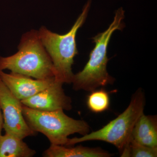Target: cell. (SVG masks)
I'll return each instance as SVG.
<instances>
[{
    "label": "cell",
    "instance_id": "1",
    "mask_svg": "<svg viewBox=\"0 0 157 157\" xmlns=\"http://www.w3.org/2000/svg\"><path fill=\"white\" fill-rule=\"evenodd\" d=\"M124 11L122 8H119L116 11L113 21L108 29L93 37L94 47L83 70L74 74L72 82L73 90L91 92L101 86L113 84L114 78L107 71L109 60L107 56V48L113 33L124 27Z\"/></svg>",
    "mask_w": 157,
    "mask_h": 157
},
{
    "label": "cell",
    "instance_id": "2",
    "mask_svg": "<svg viewBox=\"0 0 157 157\" xmlns=\"http://www.w3.org/2000/svg\"><path fill=\"white\" fill-rule=\"evenodd\" d=\"M17 49L18 51L11 56H0V71L9 70L36 79L55 77L53 63L38 30L32 29L23 34Z\"/></svg>",
    "mask_w": 157,
    "mask_h": 157
},
{
    "label": "cell",
    "instance_id": "3",
    "mask_svg": "<svg viewBox=\"0 0 157 157\" xmlns=\"http://www.w3.org/2000/svg\"><path fill=\"white\" fill-rule=\"evenodd\" d=\"M145 105L144 93L138 89L132 96L126 109L115 119L100 130L89 133L81 137L69 138L67 146L91 140L105 141L114 145L121 157L131 156L130 143L135 124L144 113Z\"/></svg>",
    "mask_w": 157,
    "mask_h": 157
},
{
    "label": "cell",
    "instance_id": "4",
    "mask_svg": "<svg viewBox=\"0 0 157 157\" xmlns=\"http://www.w3.org/2000/svg\"><path fill=\"white\" fill-rule=\"evenodd\" d=\"M91 0H88L72 28L64 35L52 32L45 26L39 29V36L50 56L55 71L56 79L63 83H71L74 74L72 71L74 58L78 51L76 36L87 18Z\"/></svg>",
    "mask_w": 157,
    "mask_h": 157
},
{
    "label": "cell",
    "instance_id": "5",
    "mask_svg": "<svg viewBox=\"0 0 157 157\" xmlns=\"http://www.w3.org/2000/svg\"><path fill=\"white\" fill-rule=\"evenodd\" d=\"M22 113L30 128L45 135L51 144L66 146L70 135L78 133L84 136L90 131L86 122L70 117L62 109L40 111L22 104Z\"/></svg>",
    "mask_w": 157,
    "mask_h": 157
},
{
    "label": "cell",
    "instance_id": "6",
    "mask_svg": "<svg viewBox=\"0 0 157 157\" xmlns=\"http://www.w3.org/2000/svg\"><path fill=\"white\" fill-rule=\"evenodd\" d=\"M0 108L2 111L3 129L6 133L23 139L37 134L27 123L21 101L15 97L0 78Z\"/></svg>",
    "mask_w": 157,
    "mask_h": 157
},
{
    "label": "cell",
    "instance_id": "7",
    "mask_svg": "<svg viewBox=\"0 0 157 157\" xmlns=\"http://www.w3.org/2000/svg\"><path fill=\"white\" fill-rule=\"evenodd\" d=\"M63 84L56 79L45 90L31 98L21 101L25 106L40 111L71 110L72 99L65 94L63 88Z\"/></svg>",
    "mask_w": 157,
    "mask_h": 157
},
{
    "label": "cell",
    "instance_id": "8",
    "mask_svg": "<svg viewBox=\"0 0 157 157\" xmlns=\"http://www.w3.org/2000/svg\"><path fill=\"white\" fill-rule=\"evenodd\" d=\"M0 78L10 91L20 101L33 97L48 87L55 80V77L45 79L12 73L0 71Z\"/></svg>",
    "mask_w": 157,
    "mask_h": 157
},
{
    "label": "cell",
    "instance_id": "9",
    "mask_svg": "<svg viewBox=\"0 0 157 157\" xmlns=\"http://www.w3.org/2000/svg\"><path fill=\"white\" fill-rule=\"evenodd\" d=\"M132 137L140 144L150 147H157L156 116L142 113L135 124Z\"/></svg>",
    "mask_w": 157,
    "mask_h": 157
},
{
    "label": "cell",
    "instance_id": "10",
    "mask_svg": "<svg viewBox=\"0 0 157 157\" xmlns=\"http://www.w3.org/2000/svg\"><path fill=\"white\" fill-rule=\"evenodd\" d=\"M45 157H110L113 156L100 147H89L79 145L71 147L51 144L43 152Z\"/></svg>",
    "mask_w": 157,
    "mask_h": 157
},
{
    "label": "cell",
    "instance_id": "11",
    "mask_svg": "<svg viewBox=\"0 0 157 157\" xmlns=\"http://www.w3.org/2000/svg\"><path fill=\"white\" fill-rule=\"evenodd\" d=\"M36 153L19 137L7 133L0 136V157H32Z\"/></svg>",
    "mask_w": 157,
    "mask_h": 157
},
{
    "label": "cell",
    "instance_id": "12",
    "mask_svg": "<svg viewBox=\"0 0 157 157\" xmlns=\"http://www.w3.org/2000/svg\"><path fill=\"white\" fill-rule=\"evenodd\" d=\"M86 104L90 111L99 113L108 109L110 100L108 93L105 90H94L91 92L88 96Z\"/></svg>",
    "mask_w": 157,
    "mask_h": 157
},
{
    "label": "cell",
    "instance_id": "13",
    "mask_svg": "<svg viewBox=\"0 0 157 157\" xmlns=\"http://www.w3.org/2000/svg\"><path fill=\"white\" fill-rule=\"evenodd\" d=\"M131 157H156L157 147H151L138 143L131 139L130 143Z\"/></svg>",
    "mask_w": 157,
    "mask_h": 157
},
{
    "label": "cell",
    "instance_id": "14",
    "mask_svg": "<svg viewBox=\"0 0 157 157\" xmlns=\"http://www.w3.org/2000/svg\"><path fill=\"white\" fill-rule=\"evenodd\" d=\"M3 123H4V121H3L2 113V110L0 108V136L2 135Z\"/></svg>",
    "mask_w": 157,
    "mask_h": 157
}]
</instances>
